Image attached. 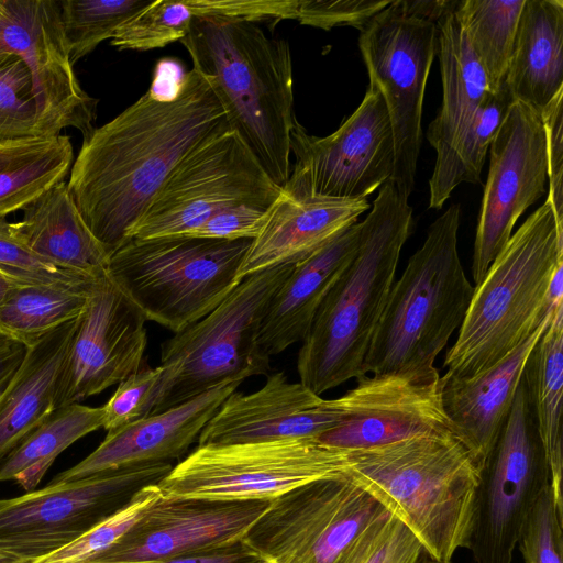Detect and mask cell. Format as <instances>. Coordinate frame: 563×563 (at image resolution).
<instances>
[{
	"label": "cell",
	"mask_w": 563,
	"mask_h": 563,
	"mask_svg": "<svg viewBox=\"0 0 563 563\" xmlns=\"http://www.w3.org/2000/svg\"><path fill=\"white\" fill-rule=\"evenodd\" d=\"M229 130L211 84L192 68L166 93L152 86L84 139L67 187L109 255L128 241L178 163Z\"/></svg>",
	"instance_id": "cell-1"
},
{
	"label": "cell",
	"mask_w": 563,
	"mask_h": 563,
	"mask_svg": "<svg viewBox=\"0 0 563 563\" xmlns=\"http://www.w3.org/2000/svg\"><path fill=\"white\" fill-rule=\"evenodd\" d=\"M180 43L211 84L231 129L283 188L297 120L288 42L268 37L254 22L195 18Z\"/></svg>",
	"instance_id": "cell-2"
},
{
	"label": "cell",
	"mask_w": 563,
	"mask_h": 563,
	"mask_svg": "<svg viewBox=\"0 0 563 563\" xmlns=\"http://www.w3.org/2000/svg\"><path fill=\"white\" fill-rule=\"evenodd\" d=\"M357 250L301 341L297 371L314 394L365 375L363 363L413 231V209L387 180L360 222Z\"/></svg>",
	"instance_id": "cell-3"
},
{
	"label": "cell",
	"mask_w": 563,
	"mask_h": 563,
	"mask_svg": "<svg viewBox=\"0 0 563 563\" xmlns=\"http://www.w3.org/2000/svg\"><path fill=\"white\" fill-rule=\"evenodd\" d=\"M346 451L343 474L400 520L433 561L452 563L467 548L479 467L456 437Z\"/></svg>",
	"instance_id": "cell-4"
},
{
	"label": "cell",
	"mask_w": 563,
	"mask_h": 563,
	"mask_svg": "<svg viewBox=\"0 0 563 563\" xmlns=\"http://www.w3.org/2000/svg\"><path fill=\"white\" fill-rule=\"evenodd\" d=\"M460 205L452 203L428 229L393 284L363 363L364 374L431 379L434 362L460 329L474 286L457 250Z\"/></svg>",
	"instance_id": "cell-5"
},
{
	"label": "cell",
	"mask_w": 563,
	"mask_h": 563,
	"mask_svg": "<svg viewBox=\"0 0 563 563\" xmlns=\"http://www.w3.org/2000/svg\"><path fill=\"white\" fill-rule=\"evenodd\" d=\"M563 265V228L545 199L511 234L474 294L443 366L448 374L475 376L500 362L563 302L548 292Z\"/></svg>",
	"instance_id": "cell-6"
},
{
	"label": "cell",
	"mask_w": 563,
	"mask_h": 563,
	"mask_svg": "<svg viewBox=\"0 0 563 563\" xmlns=\"http://www.w3.org/2000/svg\"><path fill=\"white\" fill-rule=\"evenodd\" d=\"M251 242L187 235L130 239L110 254L107 274L147 321L177 333L239 285Z\"/></svg>",
	"instance_id": "cell-7"
},
{
	"label": "cell",
	"mask_w": 563,
	"mask_h": 563,
	"mask_svg": "<svg viewBox=\"0 0 563 563\" xmlns=\"http://www.w3.org/2000/svg\"><path fill=\"white\" fill-rule=\"evenodd\" d=\"M295 263L245 276L211 312L162 344V377L152 413L183 404L230 379L267 375L258 341L262 321ZM151 413V415H152Z\"/></svg>",
	"instance_id": "cell-8"
},
{
	"label": "cell",
	"mask_w": 563,
	"mask_h": 563,
	"mask_svg": "<svg viewBox=\"0 0 563 563\" xmlns=\"http://www.w3.org/2000/svg\"><path fill=\"white\" fill-rule=\"evenodd\" d=\"M346 454L313 438L198 445L157 486L167 497L273 500L344 475Z\"/></svg>",
	"instance_id": "cell-9"
},
{
	"label": "cell",
	"mask_w": 563,
	"mask_h": 563,
	"mask_svg": "<svg viewBox=\"0 0 563 563\" xmlns=\"http://www.w3.org/2000/svg\"><path fill=\"white\" fill-rule=\"evenodd\" d=\"M280 192L239 134L229 130L178 163L128 240L189 235L228 208L269 209Z\"/></svg>",
	"instance_id": "cell-10"
},
{
	"label": "cell",
	"mask_w": 563,
	"mask_h": 563,
	"mask_svg": "<svg viewBox=\"0 0 563 563\" xmlns=\"http://www.w3.org/2000/svg\"><path fill=\"white\" fill-rule=\"evenodd\" d=\"M550 470L521 377L498 439L479 470L467 549L474 563H511Z\"/></svg>",
	"instance_id": "cell-11"
},
{
	"label": "cell",
	"mask_w": 563,
	"mask_h": 563,
	"mask_svg": "<svg viewBox=\"0 0 563 563\" xmlns=\"http://www.w3.org/2000/svg\"><path fill=\"white\" fill-rule=\"evenodd\" d=\"M173 466L124 467L0 498V550L27 563L46 556L119 511L142 488L158 484Z\"/></svg>",
	"instance_id": "cell-12"
},
{
	"label": "cell",
	"mask_w": 563,
	"mask_h": 563,
	"mask_svg": "<svg viewBox=\"0 0 563 563\" xmlns=\"http://www.w3.org/2000/svg\"><path fill=\"white\" fill-rule=\"evenodd\" d=\"M437 45V25L408 15L400 0L377 13L358 37L368 86L382 95L391 123L395 169L390 180L407 200L415 187L424 90Z\"/></svg>",
	"instance_id": "cell-13"
},
{
	"label": "cell",
	"mask_w": 563,
	"mask_h": 563,
	"mask_svg": "<svg viewBox=\"0 0 563 563\" xmlns=\"http://www.w3.org/2000/svg\"><path fill=\"white\" fill-rule=\"evenodd\" d=\"M384 510L350 477L323 478L273 499L243 541L274 563H336Z\"/></svg>",
	"instance_id": "cell-14"
},
{
	"label": "cell",
	"mask_w": 563,
	"mask_h": 563,
	"mask_svg": "<svg viewBox=\"0 0 563 563\" xmlns=\"http://www.w3.org/2000/svg\"><path fill=\"white\" fill-rule=\"evenodd\" d=\"M296 162L283 190L299 198L361 200L391 179L395 145L388 110L372 86L332 134L307 133L296 120L290 134Z\"/></svg>",
	"instance_id": "cell-15"
},
{
	"label": "cell",
	"mask_w": 563,
	"mask_h": 563,
	"mask_svg": "<svg viewBox=\"0 0 563 563\" xmlns=\"http://www.w3.org/2000/svg\"><path fill=\"white\" fill-rule=\"evenodd\" d=\"M5 55L19 57L30 69L41 135L71 126L89 136L98 101L74 73L58 0H0V57Z\"/></svg>",
	"instance_id": "cell-16"
},
{
	"label": "cell",
	"mask_w": 563,
	"mask_h": 563,
	"mask_svg": "<svg viewBox=\"0 0 563 563\" xmlns=\"http://www.w3.org/2000/svg\"><path fill=\"white\" fill-rule=\"evenodd\" d=\"M472 277L481 283L520 216L545 194L548 158L540 112L514 101L489 146Z\"/></svg>",
	"instance_id": "cell-17"
},
{
	"label": "cell",
	"mask_w": 563,
	"mask_h": 563,
	"mask_svg": "<svg viewBox=\"0 0 563 563\" xmlns=\"http://www.w3.org/2000/svg\"><path fill=\"white\" fill-rule=\"evenodd\" d=\"M272 500L161 496L109 549L87 563H140L194 556L231 547Z\"/></svg>",
	"instance_id": "cell-18"
},
{
	"label": "cell",
	"mask_w": 563,
	"mask_h": 563,
	"mask_svg": "<svg viewBox=\"0 0 563 563\" xmlns=\"http://www.w3.org/2000/svg\"><path fill=\"white\" fill-rule=\"evenodd\" d=\"M146 318L108 274L98 278L80 316L56 409L98 395L143 364Z\"/></svg>",
	"instance_id": "cell-19"
},
{
	"label": "cell",
	"mask_w": 563,
	"mask_h": 563,
	"mask_svg": "<svg viewBox=\"0 0 563 563\" xmlns=\"http://www.w3.org/2000/svg\"><path fill=\"white\" fill-rule=\"evenodd\" d=\"M342 421L314 438L342 450H363L430 435H454L441 401V376L410 379L367 374L340 396Z\"/></svg>",
	"instance_id": "cell-20"
},
{
	"label": "cell",
	"mask_w": 563,
	"mask_h": 563,
	"mask_svg": "<svg viewBox=\"0 0 563 563\" xmlns=\"http://www.w3.org/2000/svg\"><path fill=\"white\" fill-rule=\"evenodd\" d=\"M340 398L323 399L284 372L267 375L256 391L232 393L202 429L198 445L317 438L336 427Z\"/></svg>",
	"instance_id": "cell-21"
},
{
	"label": "cell",
	"mask_w": 563,
	"mask_h": 563,
	"mask_svg": "<svg viewBox=\"0 0 563 563\" xmlns=\"http://www.w3.org/2000/svg\"><path fill=\"white\" fill-rule=\"evenodd\" d=\"M243 382L241 378L225 380L167 410L107 431L95 451L49 483L73 482L137 465L172 463L198 441L208 421Z\"/></svg>",
	"instance_id": "cell-22"
},
{
	"label": "cell",
	"mask_w": 563,
	"mask_h": 563,
	"mask_svg": "<svg viewBox=\"0 0 563 563\" xmlns=\"http://www.w3.org/2000/svg\"><path fill=\"white\" fill-rule=\"evenodd\" d=\"M551 316L510 354L484 372L464 378L448 373L441 376L444 413L454 434L472 453L479 470L510 412L526 360Z\"/></svg>",
	"instance_id": "cell-23"
},
{
	"label": "cell",
	"mask_w": 563,
	"mask_h": 563,
	"mask_svg": "<svg viewBox=\"0 0 563 563\" xmlns=\"http://www.w3.org/2000/svg\"><path fill=\"white\" fill-rule=\"evenodd\" d=\"M435 25L442 103L438 115L428 126L427 139L437 153L429 180V207L441 209L448 200L444 189L455 144L490 90L455 9L443 15Z\"/></svg>",
	"instance_id": "cell-24"
},
{
	"label": "cell",
	"mask_w": 563,
	"mask_h": 563,
	"mask_svg": "<svg viewBox=\"0 0 563 563\" xmlns=\"http://www.w3.org/2000/svg\"><path fill=\"white\" fill-rule=\"evenodd\" d=\"M369 207L367 199L299 198L282 188L251 242L238 278L306 258L356 223Z\"/></svg>",
	"instance_id": "cell-25"
},
{
	"label": "cell",
	"mask_w": 563,
	"mask_h": 563,
	"mask_svg": "<svg viewBox=\"0 0 563 563\" xmlns=\"http://www.w3.org/2000/svg\"><path fill=\"white\" fill-rule=\"evenodd\" d=\"M360 231L356 222L295 263L262 321L258 341L269 357L305 339L322 301L354 256Z\"/></svg>",
	"instance_id": "cell-26"
},
{
	"label": "cell",
	"mask_w": 563,
	"mask_h": 563,
	"mask_svg": "<svg viewBox=\"0 0 563 563\" xmlns=\"http://www.w3.org/2000/svg\"><path fill=\"white\" fill-rule=\"evenodd\" d=\"M79 319L26 347L19 368L0 393V463L56 409Z\"/></svg>",
	"instance_id": "cell-27"
},
{
	"label": "cell",
	"mask_w": 563,
	"mask_h": 563,
	"mask_svg": "<svg viewBox=\"0 0 563 563\" xmlns=\"http://www.w3.org/2000/svg\"><path fill=\"white\" fill-rule=\"evenodd\" d=\"M11 223L15 236L48 264L91 279L107 274L109 253L84 221L63 180Z\"/></svg>",
	"instance_id": "cell-28"
},
{
	"label": "cell",
	"mask_w": 563,
	"mask_h": 563,
	"mask_svg": "<svg viewBox=\"0 0 563 563\" xmlns=\"http://www.w3.org/2000/svg\"><path fill=\"white\" fill-rule=\"evenodd\" d=\"M505 84L538 112L563 89V1L525 0Z\"/></svg>",
	"instance_id": "cell-29"
},
{
	"label": "cell",
	"mask_w": 563,
	"mask_h": 563,
	"mask_svg": "<svg viewBox=\"0 0 563 563\" xmlns=\"http://www.w3.org/2000/svg\"><path fill=\"white\" fill-rule=\"evenodd\" d=\"M522 378L548 460L554 506L563 515V305L552 313L547 328L531 349Z\"/></svg>",
	"instance_id": "cell-30"
},
{
	"label": "cell",
	"mask_w": 563,
	"mask_h": 563,
	"mask_svg": "<svg viewBox=\"0 0 563 563\" xmlns=\"http://www.w3.org/2000/svg\"><path fill=\"white\" fill-rule=\"evenodd\" d=\"M73 156L67 135H37L0 143V218L26 208L63 181Z\"/></svg>",
	"instance_id": "cell-31"
},
{
	"label": "cell",
	"mask_w": 563,
	"mask_h": 563,
	"mask_svg": "<svg viewBox=\"0 0 563 563\" xmlns=\"http://www.w3.org/2000/svg\"><path fill=\"white\" fill-rule=\"evenodd\" d=\"M102 424V407L74 402L55 409L0 463V482L34 490L63 451Z\"/></svg>",
	"instance_id": "cell-32"
},
{
	"label": "cell",
	"mask_w": 563,
	"mask_h": 563,
	"mask_svg": "<svg viewBox=\"0 0 563 563\" xmlns=\"http://www.w3.org/2000/svg\"><path fill=\"white\" fill-rule=\"evenodd\" d=\"M95 282L84 285L19 283L0 307V334L25 347L35 344L84 313Z\"/></svg>",
	"instance_id": "cell-33"
},
{
	"label": "cell",
	"mask_w": 563,
	"mask_h": 563,
	"mask_svg": "<svg viewBox=\"0 0 563 563\" xmlns=\"http://www.w3.org/2000/svg\"><path fill=\"white\" fill-rule=\"evenodd\" d=\"M525 0H463L455 14L482 66L490 92L505 84Z\"/></svg>",
	"instance_id": "cell-34"
},
{
	"label": "cell",
	"mask_w": 563,
	"mask_h": 563,
	"mask_svg": "<svg viewBox=\"0 0 563 563\" xmlns=\"http://www.w3.org/2000/svg\"><path fill=\"white\" fill-rule=\"evenodd\" d=\"M147 0H58L60 24L70 63L112 38L130 18L147 7Z\"/></svg>",
	"instance_id": "cell-35"
},
{
	"label": "cell",
	"mask_w": 563,
	"mask_h": 563,
	"mask_svg": "<svg viewBox=\"0 0 563 563\" xmlns=\"http://www.w3.org/2000/svg\"><path fill=\"white\" fill-rule=\"evenodd\" d=\"M514 101L506 84L483 99L453 150L444 189L446 199L461 183H481L487 151Z\"/></svg>",
	"instance_id": "cell-36"
},
{
	"label": "cell",
	"mask_w": 563,
	"mask_h": 563,
	"mask_svg": "<svg viewBox=\"0 0 563 563\" xmlns=\"http://www.w3.org/2000/svg\"><path fill=\"white\" fill-rule=\"evenodd\" d=\"M195 18V0H154L115 31L111 45L121 51L162 48L185 37Z\"/></svg>",
	"instance_id": "cell-37"
},
{
	"label": "cell",
	"mask_w": 563,
	"mask_h": 563,
	"mask_svg": "<svg viewBox=\"0 0 563 563\" xmlns=\"http://www.w3.org/2000/svg\"><path fill=\"white\" fill-rule=\"evenodd\" d=\"M424 550L386 509L349 544L336 563H419Z\"/></svg>",
	"instance_id": "cell-38"
},
{
	"label": "cell",
	"mask_w": 563,
	"mask_h": 563,
	"mask_svg": "<svg viewBox=\"0 0 563 563\" xmlns=\"http://www.w3.org/2000/svg\"><path fill=\"white\" fill-rule=\"evenodd\" d=\"M41 135L29 67L16 56L0 57V143Z\"/></svg>",
	"instance_id": "cell-39"
},
{
	"label": "cell",
	"mask_w": 563,
	"mask_h": 563,
	"mask_svg": "<svg viewBox=\"0 0 563 563\" xmlns=\"http://www.w3.org/2000/svg\"><path fill=\"white\" fill-rule=\"evenodd\" d=\"M159 496L157 484L142 488L128 505L80 538L32 563H87L115 543Z\"/></svg>",
	"instance_id": "cell-40"
},
{
	"label": "cell",
	"mask_w": 563,
	"mask_h": 563,
	"mask_svg": "<svg viewBox=\"0 0 563 563\" xmlns=\"http://www.w3.org/2000/svg\"><path fill=\"white\" fill-rule=\"evenodd\" d=\"M162 377L161 366L142 364L140 368L121 380L102 406L103 424L107 431L115 430L152 413Z\"/></svg>",
	"instance_id": "cell-41"
},
{
	"label": "cell",
	"mask_w": 563,
	"mask_h": 563,
	"mask_svg": "<svg viewBox=\"0 0 563 563\" xmlns=\"http://www.w3.org/2000/svg\"><path fill=\"white\" fill-rule=\"evenodd\" d=\"M563 515L554 506L551 487L539 496L518 544L525 563H563Z\"/></svg>",
	"instance_id": "cell-42"
},
{
	"label": "cell",
	"mask_w": 563,
	"mask_h": 563,
	"mask_svg": "<svg viewBox=\"0 0 563 563\" xmlns=\"http://www.w3.org/2000/svg\"><path fill=\"white\" fill-rule=\"evenodd\" d=\"M0 271L23 283L84 285L96 280L45 262L15 236L4 218H0Z\"/></svg>",
	"instance_id": "cell-43"
},
{
	"label": "cell",
	"mask_w": 563,
	"mask_h": 563,
	"mask_svg": "<svg viewBox=\"0 0 563 563\" xmlns=\"http://www.w3.org/2000/svg\"><path fill=\"white\" fill-rule=\"evenodd\" d=\"M393 0H299L295 20L305 25L329 31L352 26L360 32Z\"/></svg>",
	"instance_id": "cell-44"
},
{
	"label": "cell",
	"mask_w": 563,
	"mask_h": 563,
	"mask_svg": "<svg viewBox=\"0 0 563 563\" xmlns=\"http://www.w3.org/2000/svg\"><path fill=\"white\" fill-rule=\"evenodd\" d=\"M563 89L540 111L544 128L550 202L555 220L563 228Z\"/></svg>",
	"instance_id": "cell-45"
},
{
	"label": "cell",
	"mask_w": 563,
	"mask_h": 563,
	"mask_svg": "<svg viewBox=\"0 0 563 563\" xmlns=\"http://www.w3.org/2000/svg\"><path fill=\"white\" fill-rule=\"evenodd\" d=\"M269 209L238 206L224 209L187 236L240 240L256 238Z\"/></svg>",
	"instance_id": "cell-46"
},
{
	"label": "cell",
	"mask_w": 563,
	"mask_h": 563,
	"mask_svg": "<svg viewBox=\"0 0 563 563\" xmlns=\"http://www.w3.org/2000/svg\"><path fill=\"white\" fill-rule=\"evenodd\" d=\"M264 560L243 540L224 549L194 556L140 563H260Z\"/></svg>",
	"instance_id": "cell-47"
},
{
	"label": "cell",
	"mask_w": 563,
	"mask_h": 563,
	"mask_svg": "<svg viewBox=\"0 0 563 563\" xmlns=\"http://www.w3.org/2000/svg\"><path fill=\"white\" fill-rule=\"evenodd\" d=\"M25 352L23 344L0 334V393L19 368Z\"/></svg>",
	"instance_id": "cell-48"
},
{
	"label": "cell",
	"mask_w": 563,
	"mask_h": 563,
	"mask_svg": "<svg viewBox=\"0 0 563 563\" xmlns=\"http://www.w3.org/2000/svg\"><path fill=\"white\" fill-rule=\"evenodd\" d=\"M405 12L418 19L430 21L434 24L448 12L455 9L459 1L437 0V1H417L400 0Z\"/></svg>",
	"instance_id": "cell-49"
},
{
	"label": "cell",
	"mask_w": 563,
	"mask_h": 563,
	"mask_svg": "<svg viewBox=\"0 0 563 563\" xmlns=\"http://www.w3.org/2000/svg\"><path fill=\"white\" fill-rule=\"evenodd\" d=\"M19 283L23 282H19L0 271V307L3 305L14 286Z\"/></svg>",
	"instance_id": "cell-50"
},
{
	"label": "cell",
	"mask_w": 563,
	"mask_h": 563,
	"mask_svg": "<svg viewBox=\"0 0 563 563\" xmlns=\"http://www.w3.org/2000/svg\"><path fill=\"white\" fill-rule=\"evenodd\" d=\"M0 563H27L22 559L0 550Z\"/></svg>",
	"instance_id": "cell-51"
},
{
	"label": "cell",
	"mask_w": 563,
	"mask_h": 563,
	"mask_svg": "<svg viewBox=\"0 0 563 563\" xmlns=\"http://www.w3.org/2000/svg\"><path fill=\"white\" fill-rule=\"evenodd\" d=\"M419 563H437L426 552L423 553Z\"/></svg>",
	"instance_id": "cell-52"
},
{
	"label": "cell",
	"mask_w": 563,
	"mask_h": 563,
	"mask_svg": "<svg viewBox=\"0 0 563 563\" xmlns=\"http://www.w3.org/2000/svg\"><path fill=\"white\" fill-rule=\"evenodd\" d=\"M260 563H274V562H273V561H271V560H266V559H264V560H263L262 562H260Z\"/></svg>",
	"instance_id": "cell-53"
}]
</instances>
